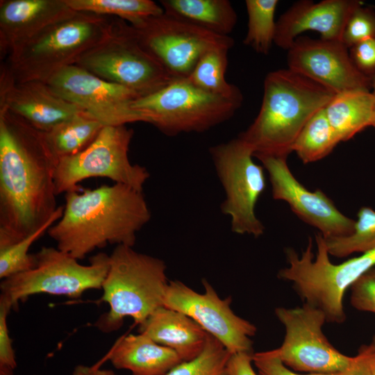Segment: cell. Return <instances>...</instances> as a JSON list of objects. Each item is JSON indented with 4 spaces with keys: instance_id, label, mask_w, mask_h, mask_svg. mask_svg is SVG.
Wrapping results in <instances>:
<instances>
[{
    "instance_id": "obj_34",
    "label": "cell",
    "mask_w": 375,
    "mask_h": 375,
    "mask_svg": "<svg viewBox=\"0 0 375 375\" xmlns=\"http://www.w3.org/2000/svg\"><path fill=\"white\" fill-rule=\"evenodd\" d=\"M373 38H375V11L362 3L349 16L342 42L350 49L363 40Z\"/></svg>"
},
{
    "instance_id": "obj_11",
    "label": "cell",
    "mask_w": 375,
    "mask_h": 375,
    "mask_svg": "<svg viewBox=\"0 0 375 375\" xmlns=\"http://www.w3.org/2000/svg\"><path fill=\"white\" fill-rule=\"evenodd\" d=\"M133 133L126 125L106 126L86 149L60 159L54 176L56 194L78 191L80 182L93 177L107 178L143 192L150 174L146 167L129 160Z\"/></svg>"
},
{
    "instance_id": "obj_18",
    "label": "cell",
    "mask_w": 375,
    "mask_h": 375,
    "mask_svg": "<svg viewBox=\"0 0 375 375\" xmlns=\"http://www.w3.org/2000/svg\"><path fill=\"white\" fill-rule=\"evenodd\" d=\"M8 110L31 125L47 132L83 112L39 81L17 83L5 63L0 69V110Z\"/></svg>"
},
{
    "instance_id": "obj_10",
    "label": "cell",
    "mask_w": 375,
    "mask_h": 375,
    "mask_svg": "<svg viewBox=\"0 0 375 375\" xmlns=\"http://www.w3.org/2000/svg\"><path fill=\"white\" fill-rule=\"evenodd\" d=\"M209 153L224 192L222 213L230 217L231 231L260 237L265 226L256 214L266 188L265 168L253 160V150L239 137L210 147Z\"/></svg>"
},
{
    "instance_id": "obj_1",
    "label": "cell",
    "mask_w": 375,
    "mask_h": 375,
    "mask_svg": "<svg viewBox=\"0 0 375 375\" xmlns=\"http://www.w3.org/2000/svg\"><path fill=\"white\" fill-rule=\"evenodd\" d=\"M58 162L44 132L0 110V249L35 232L58 208Z\"/></svg>"
},
{
    "instance_id": "obj_9",
    "label": "cell",
    "mask_w": 375,
    "mask_h": 375,
    "mask_svg": "<svg viewBox=\"0 0 375 375\" xmlns=\"http://www.w3.org/2000/svg\"><path fill=\"white\" fill-rule=\"evenodd\" d=\"M33 268L3 279L0 297L12 308L38 294L79 298L84 292L101 289L109 268V255L99 253L81 265L78 260L57 247H42L34 254Z\"/></svg>"
},
{
    "instance_id": "obj_21",
    "label": "cell",
    "mask_w": 375,
    "mask_h": 375,
    "mask_svg": "<svg viewBox=\"0 0 375 375\" xmlns=\"http://www.w3.org/2000/svg\"><path fill=\"white\" fill-rule=\"evenodd\" d=\"M139 333L175 351L183 361H189L203 351L210 335L183 312L161 306L139 325Z\"/></svg>"
},
{
    "instance_id": "obj_28",
    "label": "cell",
    "mask_w": 375,
    "mask_h": 375,
    "mask_svg": "<svg viewBox=\"0 0 375 375\" xmlns=\"http://www.w3.org/2000/svg\"><path fill=\"white\" fill-rule=\"evenodd\" d=\"M74 11L117 17L131 25L164 12L160 5L151 0H66Z\"/></svg>"
},
{
    "instance_id": "obj_23",
    "label": "cell",
    "mask_w": 375,
    "mask_h": 375,
    "mask_svg": "<svg viewBox=\"0 0 375 375\" xmlns=\"http://www.w3.org/2000/svg\"><path fill=\"white\" fill-rule=\"evenodd\" d=\"M374 106L371 90H351L335 94L324 109L340 142H346L372 126Z\"/></svg>"
},
{
    "instance_id": "obj_32",
    "label": "cell",
    "mask_w": 375,
    "mask_h": 375,
    "mask_svg": "<svg viewBox=\"0 0 375 375\" xmlns=\"http://www.w3.org/2000/svg\"><path fill=\"white\" fill-rule=\"evenodd\" d=\"M252 360L260 375H371L375 369V350L370 345H363L356 355L355 362L347 369L335 373L297 374L287 367L267 351L253 353Z\"/></svg>"
},
{
    "instance_id": "obj_26",
    "label": "cell",
    "mask_w": 375,
    "mask_h": 375,
    "mask_svg": "<svg viewBox=\"0 0 375 375\" xmlns=\"http://www.w3.org/2000/svg\"><path fill=\"white\" fill-rule=\"evenodd\" d=\"M227 49H215L206 53L197 62L186 80L195 87L212 94L243 102L241 90L227 82Z\"/></svg>"
},
{
    "instance_id": "obj_2",
    "label": "cell",
    "mask_w": 375,
    "mask_h": 375,
    "mask_svg": "<svg viewBox=\"0 0 375 375\" xmlns=\"http://www.w3.org/2000/svg\"><path fill=\"white\" fill-rule=\"evenodd\" d=\"M62 217L47 231L57 248L77 260L108 244L133 247L151 214L143 192L102 185L65 193Z\"/></svg>"
},
{
    "instance_id": "obj_30",
    "label": "cell",
    "mask_w": 375,
    "mask_h": 375,
    "mask_svg": "<svg viewBox=\"0 0 375 375\" xmlns=\"http://www.w3.org/2000/svg\"><path fill=\"white\" fill-rule=\"evenodd\" d=\"M324 240L329 255L338 258L374 249L375 210L367 206L360 208L351 234L344 237L324 238Z\"/></svg>"
},
{
    "instance_id": "obj_35",
    "label": "cell",
    "mask_w": 375,
    "mask_h": 375,
    "mask_svg": "<svg viewBox=\"0 0 375 375\" xmlns=\"http://www.w3.org/2000/svg\"><path fill=\"white\" fill-rule=\"evenodd\" d=\"M351 288V306L375 314V266L361 275Z\"/></svg>"
},
{
    "instance_id": "obj_39",
    "label": "cell",
    "mask_w": 375,
    "mask_h": 375,
    "mask_svg": "<svg viewBox=\"0 0 375 375\" xmlns=\"http://www.w3.org/2000/svg\"><path fill=\"white\" fill-rule=\"evenodd\" d=\"M101 363L99 362L91 366L77 365L74 367L72 375H117L111 369H101Z\"/></svg>"
},
{
    "instance_id": "obj_7",
    "label": "cell",
    "mask_w": 375,
    "mask_h": 375,
    "mask_svg": "<svg viewBox=\"0 0 375 375\" xmlns=\"http://www.w3.org/2000/svg\"><path fill=\"white\" fill-rule=\"evenodd\" d=\"M242 104V101L206 92L181 79L135 99L131 107L143 122L172 137L206 131L231 119Z\"/></svg>"
},
{
    "instance_id": "obj_14",
    "label": "cell",
    "mask_w": 375,
    "mask_h": 375,
    "mask_svg": "<svg viewBox=\"0 0 375 375\" xmlns=\"http://www.w3.org/2000/svg\"><path fill=\"white\" fill-rule=\"evenodd\" d=\"M202 284L205 292L199 293L181 281H169L163 306L192 319L231 354L253 353L250 338L256 334V326L233 312L231 297L222 299L206 279L202 280Z\"/></svg>"
},
{
    "instance_id": "obj_17",
    "label": "cell",
    "mask_w": 375,
    "mask_h": 375,
    "mask_svg": "<svg viewBox=\"0 0 375 375\" xmlns=\"http://www.w3.org/2000/svg\"><path fill=\"white\" fill-rule=\"evenodd\" d=\"M288 68L334 94L371 90V78L353 64L342 42L298 37L288 50Z\"/></svg>"
},
{
    "instance_id": "obj_6",
    "label": "cell",
    "mask_w": 375,
    "mask_h": 375,
    "mask_svg": "<svg viewBox=\"0 0 375 375\" xmlns=\"http://www.w3.org/2000/svg\"><path fill=\"white\" fill-rule=\"evenodd\" d=\"M315 258L311 238L300 256L293 249L287 248L288 266L278 272V277L292 282L304 303L322 311L327 322L341 324L346 319L344 294L361 275L375 266V249L333 264L319 233L315 235Z\"/></svg>"
},
{
    "instance_id": "obj_29",
    "label": "cell",
    "mask_w": 375,
    "mask_h": 375,
    "mask_svg": "<svg viewBox=\"0 0 375 375\" xmlns=\"http://www.w3.org/2000/svg\"><path fill=\"white\" fill-rule=\"evenodd\" d=\"M278 3V0L245 1L248 22L243 43L258 53L268 54L274 42Z\"/></svg>"
},
{
    "instance_id": "obj_38",
    "label": "cell",
    "mask_w": 375,
    "mask_h": 375,
    "mask_svg": "<svg viewBox=\"0 0 375 375\" xmlns=\"http://www.w3.org/2000/svg\"><path fill=\"white\" fill-rule=\"evenodd\" d=\"M252 355L249 353L232 354L227 362L226 375H257L251 365Z\"/></svg>"
},
{
    "instance_id": "obj_4",
    "label": "cell",
    "mask_w": 375,
    "mask_h": 375,
    "mask_svg": "<svg viewBox=\"0 0 375 375\" xmlns=\"http://www.w3.org/2000/svg\"><path fill=\"white\" fill-rule=\"evenodd\" d=\"M166 270L162 260L138 252L133 247L117 245L109 255V268L101 286V300L110 309L96 322L97 328L112 332L127 317L140 325L163 306L169 283Z\"/></svg>"
},
{
    "instance_id": "obj_43",
    "label": "cell",
    "mask_w": 375,
    "mask_h": 375,
    "mask_svg": "<svg viewBox=\"0 0 375 375\" xmlns=\"http://www.w3.org/2000/svg\"><path fill=\"white\" fill-rule=\"evenodd\" d=\"M371 375H375V369H374V371L372 372V373L371 374Z\"/></svg>"
},
{
    "instance_id": "obj_31",
    "label": "cell",
    "mask_w": 375,
    "mask_h": 375,
    "mask_svg": "<svg viewBox=\"0 0 375 375\" xmlns=\"http://www.w3.org/2000/svg\"><path fill=\"white\" fill-rule=\"evenodd\" d=\"M63 206H60L50 219L38 230L17 243L0 249V278L12 275L33 268L35 263L34 254H30L31 246L62 217Z\"/></svg>"
},
{
    "instance_id": "obj_19",
    "label": "cell",
    "mask_w": 375,
    "mask_h": 375,
    "mask_svg": "<svg viewBox=\"0 0 375 375\" xmlns=\"http://www.w3.org/2000/svg\"><path fill=\"white\" fill-rule=\"evenodd\" d=\"M362 3L358 0H301L293 3L276 21L274 44L288 50L306 31L318 32L321 39L342 42L351 12Z\"/></svg>"
},
{
    "instance_id": "obj_25",
    "label": "cell",
    "mask_w": 375,
    "mask_h": 375,
    "mask_svg": "<svg viewBox=\"0 0 375 375\" xmlns=\"http://www.w3.org/2000/svg\"><path fill=\"white\" fill-rule=\"evenodd\" d=\"M103 127L100 122L83 111L44 133L53 153L59 160L86 149Z\"/></svg>"
},
{
    "instance_id": "obj_41",
    "label": "cell",
    "mask_w": 375,
    "mask_h": 375,
    "mask_svg": "<svg viewBox=\"0 0 375 375\" xmlns=\"http://www.w3.org/2000/svg\"><path fill=\"white\" fill-rule=\"evenodd\" d=\"M13 370L9 367L0 366V375H14Z\"/></svg>"
},
{
    "instance_id": "obj_3",
    "label": "cell",
    "mask_w": 375,
    "mask_h": 375,
    "mask_svg": "<svg viewBox=\"0 0 375 375\" xmlns=\"http://www.w3.org/2000/svg\"><path fill=\"white\" fill-rule=\"evenodd\" d=\"M334 94L288 68L272 71L264 80L257 116L238 137L252 148L254 157H288L303 126Z\"/></svg>"
},
{
    "instance_id": "obj_42",
    "label": "cell",
    "mask_w": 375,
    "mask_h": 375,
    "mask_svg": "<svg viewBox=\"0 0 375 375\" xmlns=\"http://www.w3.org/2000/svg\"><path fill=\"white\" fill-rule=\"evenodd\" d=\"M370 345L374 348V349L375 350V335L374 336L373 339H372V343L370 344Z\"/></svg>"
},
{
    "instance_id": "obj_5",
    "label": "cell",
    "mask_w": 375,
    "mask_h": 375,
    "mask_svg": "<svg viewBox=\"0 0 375 375\" xmlns=\"http://www.w3.org/2000/svg\"><path fill=\"white\" fill-rule=\"evenodd\" d=\"M113 18L76 12L41 31L3 61L17 83H47L98 44L110 30Z\"/></svg>"
},
{
    "instance_id": "obj_37",
    "label": "cell",
    "mask_w": 375,
    "mask_h": 375,
    "mask_svg": "<svg viewBox=\"0 0 375 375\" xmlns=\"http://www.w3.org/2000/svg\"><path fill=\"white\" fill-rule=\"evenodd\" d=\"M349 54L361 73L369 78L375 74V38L355 44L349 49Z\"/></svg>"
},
{
    "instance_id": "obj_20",
    "label": "cell",
    "mask_w": 375,
    "mask_h": 375,
    "mask_svg": "<svg viewBox=\"0 0 375 375\" xmlns=\"http://www.w3.org/2000/svg\"><path fill=\"white\" fill-rule=\"evenodd\" d=\"M76 12L66 0L0 1L1 60L47 27Z\"/></svg>"
},
{
    "instance_id": "obj_16",
    "label": "cell",
    "mask_w": 375,
    "mask_h": 375,
    "mask_svg": "<svg viewBox=\"0 0 375 375\" xmlns=\"http://www.w3.org/2000/svg\"><path fill=\"white\" fill-rule=\"evenodd\" d=\"M267 172L274 199L286 202L292 211L317 228L324 238L344 237L352 233L355 220L342 213L323 191H310L292 174L288 157H256Z\"/></svg>"
},
{
    "instance_id": "obj_33",
    "label": "cell",
    "mask_w": 375,
    "mask_h": 375,
    "mask_svg": "<svg viewBox=\"0 0 375 375\" xmlns=\"http://www.w3.org/2000/svg\"><path fill=\"white\" fill-rule=\"evenodd\" d=\"M231 355L218 340L210 334L199 356L181 362L165 375H226L227 362Z\"/></svg>"
},
{
    "instance_id": "obj_15",
    "label": "cell",
    "mask_w": 375,
    "mask_h": 375,
    "mask_svg": "<svg viewBox=\"0 0 375 375\" xmlns=\"http://www.w3.org/2000/svg\"><path fill=\"white\" fill-rule=\"evenodd\" d=\"M47 83L56 94L104 126L143 122L142 117L131 107L132 101L140 97L137 93L76 65L64 68Z\"/></svg>"
},
{
    "instance_id": "obj_24",
    "label": "cell",
    "mask_w": 375,
    "mask_h": 375,
    "mask_svg": "<svg viewBox=\"0 0 375 375\" xmlns=\"http://www.w3.org/2000/svg\"><path fill=\"white\" fill-rule=\"evenodd\" d=\"M165 13L219 35L228 36L238 15L228 0H161Z\"/></svg>"
},
{
    "instance_id": "obj_22",
    "label": "cell",
    "mask_w": 375,
    "mask_h": 375,
    "mask_svg": "<svg viewBox=\"0 0 375 375\" xmlns=\"http://www.w3.org/2000/svg\"><path fill=\"white\" fill-rule=\"evenodd\" d=\"M107 359L115 367L129 370L133 375H165L183 362L175 351L140 333L118 340Z\"/></svg>"
},
{
    "instance_id": "obj_8",
    "label": "cell",
    "mask_w": 375,
    "mask_h": 375,
    "mask_svg": "<svg viewBox=\"0 0 375 375\" xmlns=\"http://www.w3.org/2000/svg\"><path fill=\"white\" fill-rule=\"evenodd\" d=\"M76 65L103 80L135 92L140 97L175 81L142 47L133 26L115 17L108 34Z\"/></svg>"
},
{
    "instance_id": "obj_40",
    "label": "cell",
    "mask_w": 375,
    "mask_h": 375,
    "mask_svg": "<svg viewBox=\"0 0 375 375\" xmlns=\"http://www.w3.org/2000/svg\"><path fill=\"white\" fill-rule=\"evenodd\" d=\"M370 78H371V85H372V88H371L372 90L371 91L372 92V93H373V94L374 96V98H375V74L374 75H372L370 77ZM372 126L375 128V106H374V117H373Z\"/></svg>"
},
{
    "instance_id": "obj_36",
    "label": "cell",
    "mask_w": 375,
    "mask_h": 375,
    "mask_svg": "<svg viewBox=\"0 0 375 375\" xmlns=\"http://www.w3.org/2000/svg\"><path fill=\"white\" fill-rule=\"evenodd\" d=\"M11 308L12 306L0 297V366L14 369L17 362L7 324L8 315Z\"/></svg>"
},
{
    "instance_id": "obj_13",
    "label": "cell",
    "mask_w": 375,
    "mask_h": 375,
    "mask_svg": "<svg viewBox=\"0 0 375 375\" xmlns=\"http://www.w3.org/2000/svg\"><path fill=\"white\" fill-rule=\"evenodd\" d=\"M275 314L283 324L285 335L281 346L267 352L287 367L297 372L335 373L349 369L356 356H347L325 337L324 313L306 303L294 308H277Z\"/></svg>"
},
{
    "instance_id": "obj_12",
    "label": "cell",
    "mask_w": 375,
    "mask_h": 375,
    "mask_svg": "<svg viewBox=\"0 0 375 375\" xmlns=\"http://www.w3.org/2000/svg\"><path fill=\"white\" fill-rule=\"evenodd\" d=\"M142 47L175 80L186 79L199 60L215 49H231L234 40L165 12L131 25Z\"/></svg>"
},
{
    "instance_id": "obj_27",
    "label": "cell",
    "mask_w": 375,
    "mask_h": 375,
    "mask_svg": "<svg viewBox=\"0 0 375 375\" xmlns=\"http://www.w3.org/2000/svg\"><path fill=\"white\" fill-rule=\"evenodd\" d=\"M324 108L308 120L292 145V151H294L304 164L324 158L340 142Z\"/></svg>"
}]
</instances>
